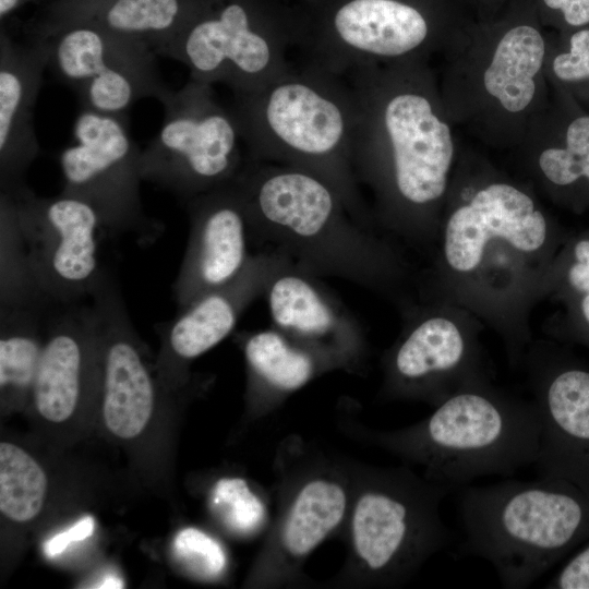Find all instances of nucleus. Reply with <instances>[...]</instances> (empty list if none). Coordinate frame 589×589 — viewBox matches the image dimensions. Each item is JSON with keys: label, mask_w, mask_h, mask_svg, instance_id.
Listing matches in <instances>:
<instances>
[{"label": "nucleus", "mask_w": 589, "mask_h": 589, "mask_svg": "<svg viewBox=\"0 0 589 589\" xmlns=\"http://www.w3.org/2000/svg\"><path fill=\"white\" fill-rule=\"evenodd\" d=\"M320 277L284 257L263 293L273 326L330 353L342 370L357 371L368 351L363 328Z\"/></svg>", "instance_id": "obj_17"}, {"label": "nucleus", "mask_w": 589, "mask_h": 589, "mask_svg": "<svg viewBox=\"0 0 589 589\" xmlns=\"http://www.w3.org/2000/svg\"><path fill=\"white\" fill-rule=\"evenodd\" d=\"M476 20H488L498 14L509 0H462Z\"/></svg>", "instance_id": "obj_37"}, {"label": "nucleus", "mask_w": 589, "mask_h": 589, "mask_svg": "<svg viewBox=\"0 0 589 589\" xmlns=\"http://www.w3.org/2000/svg\"><path fill=\"white\" fill-rule=\"evenodd\" d=\"M540 444L533 464L540 477L563 480L578 448L589 447V370L532 357Z\"/></svg>", "instance_id": "obj_21"}, {"label": "nucleus", "mask_w": 589, "mask_h": 589, "mask_svg": "<svg viewBox=\"0 0 589 589\" xmlns=\"http://www.w3.org/2000/svg\"><path fill=\"white\" fill-rule=\"evenodd\" d=\"M46 339L33 385L37 411L51 422L74 412L83 389L86 351L101 336L93 303L53 304L47 315Z\"/></svg>", "instance_id": "obj_23"}, {"label": "nucleus", "mask_w": 589, "mask_h": 589, "mask_svg": "<svg viewBox=\"0 0 589 589\" xmlns=\"http://www.w3.org/2000/svg\"><path fill=\"white\" fill-rule=\"evenodd\" d=\"M449 489L405 466L357 464L338 584L397 587L409 580L450 540L440 514Z\"/></svg>", "instance_id": "obj_6"}, {"label": "nucleus", "mask_w": 589, "mask_h": 589, "mask_svg": "<svg viewBox=\"0 0 589 589\" xmlns=\"http://www.w3.org/2000/svg\"><path fill=\"white\" fill-rule=\"evenodd\" d=\"M48 69L86 109L127 116L144 98L159 100L169 89L157 53L145 43L91 24H71L43 35Z\"/></svg>", "instance_id": "obj_14"}, {"label": "nucleus", "mask_w": 589, "mask_h": 589, "mask_svg": "<svg viewBox=\"0 0 589 589\" xmlns=\"http://www.w3.org/2000/svg\"><path fill=\"white\" fill-rule=\"evenodd\" d=\"M172 555L189 576L203 581L220 578L227 567V555L223 545L193 527L184 528L176 534Z\"/></svg>", "instance_id": "obj_31"}, {"label": "nucleus", "mask_w": 589, "mask_h": 589, "mask_svg": "<svg viewBox=\"0 0 589 589\" xmlns=\"http://www.w3.org/2000/svg\"><path fill=\"white\" fill-rule=\"evenodd\" d=\"M0 194L11 201L40 293L55 304L92 298L105 271L97 256L96 232L101 224L95 209L64 192L38 196L28 185Z\"/></svg>", "instance_id": "obj_15"}, {"label": "nucleus", "mask_w": 589, "mask_h": 589, "mask_svg": "<svg viewBox=\"0 0 589 589\" xmlns=\"http://www.w3.org/2000/svg\"><path fill=\"white\" fill-rule=\"evenodd\" d=\"M342 76L358 104L353 170L389 229L422 237L441 220L461 143L429 61L370 64Z\"/></svg>", "instance_id": "obj_1"}, {"label": "nucleus", "mask_w": 589, "mask_h": 589, "mask_svg": "<svg viewBox=\"0 0 589 589\" xmlns=\"http://www.w3.org/2000/svg\"><path fill=\"white\" fill-rule=\"evenodd\" d=\"M95 521L92 516H85L69 529L55 534L44 544V552L48 557H55L61 554L65 549L74 543L92 536Z\"/></svg>", "instance_id": "obj_35"}, {"label": "nucleus", "mask_w": 589, "mask_h": 589, "mask_svg": "<svg viewBox=\"0 0 589 589\" xmlns=\"http://www.w3.org/2000/svg\"><path fill=\"white\" fill-rule=\"evenodd\" d=\"M442 255L456 274L479 269L489 249L520 254L548 249L553 226L531 189L498 171L482 155L460 146L444 204Z\"/></svg>", "instance_id": "obj_10"}, {"label": "nucleus", "mask_w": 589, "mask_h": 589, "mask_svg": "<svg viewBox=\"0 0 589 589\" xmlns=\"http://www.w3.org/2000/svg\"><path fill=\"white\" fill-rule=\"evenodd\" d=\"M565 301L567 328L576 338L589 342V293L572 297Z\"/></svg>", "instance_id": "obj_36"}, {"label": "nucleus", "mask_w": 589, "mask_h": 589, "mask_svg": "<svg viewBox=\"0 0 589 589\" xmlns=\"http://www.w3.org/2000/svg\"><path fill=\"white\" fill-rule=\"evenodd\" d=\"M515 151L554 201L575 212L589 208V112L570 96L551 87L549 104Z\"/></svg>", "instance_id": "obj_19"}, {"label": "nucleus", "mask_w": 589, "mask_h": 589, "mask_svg": "<svg viewBox=\"0 0 589 589\" xmlns=\"http://www.w3.org/2000/svg\"><path fill=\"white\" fill-rule=\"evenodd\" d=\"M297 1H299L302 5H311L315 3L317 0H297Z\"/></svg>", "instance_id": "obj_39"}, {"label": "nucleus", "mask_w": 589, "mask_h": 589, "mask_svg": "<svg viewBox=\"0 0 589 589\" xmlns=\"http://www.w3.org/2000/svg\"><path fill=\"white\" fill-rule=\"evenodd\" d=\"M364 437L423 468L434 482L460 486L484 476H510L533 465L540 444L534 401L493 390L486 384L459 390L419 422Z\"/></svg>", "instance_id": "obj_5"}, {"label": "nucleus", "mask_w": 589, "mask_h": 589, "mask_svg": "<svg viewBox=\"0 0 589 589\" xmlns=\"http://www.w3.org/2000/svg\"><path fill=\"white\" fill-rule=\"evenodd\" d=\"M542 25L570 32L589 25V0H532Z\"/></svg>", "instance_id": "obj_33"}, {"label": "nucleus", "mask_w": 589, "mask_h": 589, "mask_svg": "<svg viewBox=\"0 0 589 589\" xmlns=\"http://www.w3.org/2000/svg\"><path fill=\"white\" fill-rule=\"evenodd\" d=\"M240 338L251 402L266 413L316 376L342 369L330 353L302 342L274 326L245 333Z\"/></svg>", "instance_id": "obj_24"}, {"label": "nucleus", "mask_w": 589, "mask_h": 589, "mask_svg": "<svg viewBox=\"0 0 589 589\" xmlns=\"http://www.w3.org/2000/svg\"><path fill=\"white\" fill-rule=\"evenodd\" d=\"M123 580L116 575H106L101 580H98L93 588H123Z\"/></svg>", "instance_id": "obj_38"}, {"label": "nucleus", "mask_w": 589, "mask_h": 589, "mask_svg": "<svg viewBox=\"0 0 589 589\" xmlns=\"http://www.w3.org/2000/svg\"><path fill=\"white\" fill-rule=\"evenodd\" d=\"M549 44L532 0H509L474 20L442 57L440 89L453 123L488 146L515 149L550 100Z\"/></svg>", "instance_id": "obj_3"}, {"label": "nucleus", "mask_w": 589, "mask_h": 589, "mask_svg": "<svg viewBox=\"0 0 589 589\" xmlns=\"http://www.w3.org/2000/svg\"><path fill=\"white\" fill-rule=\"evenodd\" d=\"M462 550L483 558L501 584H533L587 525L586 502L561 480L502 481L466 486L458 495Z\"/></svg>", "instance_id": "obj_8"}, {"label": "nucleus", "mask_w": 589, "mask_h": 589, "mask_svg": "<svg viewBox=\"0 0 589 589\" xmlns=\"http://www.w3.org/2000/svg\"><path fill=\"white\" fill-rule=\"evenodd\" d=\"M382 394L437 406L453 394L485 384L473 338L442 314L412 323L383 357Z\"/></svg>", "instance_id": "obj_16"}, {"label": "nucleus", "mask_w": 589, "mask_h": 589, "mask_svg": "<svg viewBox=\"0 0 589 589\" xmlns=\"http://www.w3.org/2000/svg\"><path fill=\"white\" fill-rule=\"evenodd\" d=\"M251 243L278 252L318 276L375 289L402 273L390 247L351 213L339 191L310 171L245 160L235 179Z\"/></svg>", "instance_id": "obj_2"}, {"label": "nucleus", "mask_w": 589, "mask_h": 589, "mask_svg": "<svg viewBox=\"0 0 589 589\" xmlns=\"http://www.w3.org/2000/svg\"><path fill=\"white\" fill-rule=\"evenodd\" d=\"M231 111L247 159L320 176L339 191L353 216L371 227L352 161L358 104L345 76L308 60L259 91L233 94Z\"/></svg>", "instance_id": "obj_4"}, {"label": "nucleus", "mask_w": 589, "mask_h": 589, "mask_svg": "<svg viewBox=\"0 0 589 589\" xmlns=\"http://www.w3.org/2000/svg\"><path fill=\"white\" fill-rule=\"evenodd\" d=\"M546 588L589 589V546L574 556L548 582Z\"/></svg>", "instance_id": "obj_34"}, {"label": "nucleus", "mask_w": 589, "mask_h": 589, "mask_svg": "<svg viewBox=\"0 0 589 589\" xmlns=\"http://www.w3.org/2000/svg\"><path fill=\"white\" fill-rule=\"evenodd\" d=\"M48 69L46 45L29 37L14 40L4 31L0 37V192L14 193L27 187L26 175L40 155L34 113Z\"/></svg>", "instance_id": "obj_20"}, {"label": "nucleus", "mask_w": 589, "mask_h": 589, "mask_svg": "<svg viewBox=\"0 0 589 589\" xmlns=\"http://www.w3.org/2000/svg\"><path fill=\"white\" fill-rule=\"evenodd\" d=\"M545 74L551 87L589 103V27L550 37Z\"/></svg>", "instance_id": "obj_29"}, {"label": "nucleus", "mask_w": 589, "mask_h": 589, "mask_svg": "<svg viewBox=\"0 0 589 589\" xmlns=\"http://www.w3.org/2000/svg\"><path fill=\"white\" fill-rule=\"evenodd\" d=\"M189 239L172 293L178 310L235 279L253 253L249 221L233 181L184 203Z\"/></svg>", "instance_id": "obj_18"}, {"label": "nucleus", "mask_w": 589, "mask_h": 589, "mask_svg": "<svg viewBox=\"0 0 589 589\" xmlns=\"http://www.w3.org/2000/svg\"><path fill=\"white\" fill-rule=\"evenodd\" d=\"M209 508L220 525L238 537L253 536L267 524V505L242 478L219 479L212 489Z\"/></svg>", "instance_id": "obj_30"}, {"label": "nucleus", "mask_w": 589, "mask_h": 589, "mask_svg": "<svg viewBox=\"0 0 589 589\" xmlns=\"http://www.w3.org/2000/svg\"><path fill=\"white\" fill-rule=\"evenodd\" d=\"M72 137L73 143L60 154L61 192L88 203L107 235H129L142 245L155 242L164 225L144 209L142 148L131 136L128 116L81 109Z\"/></svg>", "instance_id": "obj_13"}, {"label": "nucleus", "mask_w": 589, "mask_h": 589, "mask_svg": "<svg viewBox=\"0 0 589 589\" xmlns=\"http://www.w3.org/2000/svg\"><path fill=\"white\" fill-rule=\"evenodd\" d=\"M300 41L312 61L344 75L363 65L443 57L476 20L462 0H317L302 5Z\"/></svg>", "instance_id": "obj_7"}, {"label": "nucleus", "mask_w": 589, "mask_h": 589, "mask_svg": "<svg viewBox=\"0 0 589 589\" xmlns=\"http://www.w3.org/2000/svg\"><path fill=\"white\" fill-rule=\"evenodd\" d=\"M284 257L275 251L259 250L230 283L179 309L170 321L160 322L158 330L168 359L178 365L188 363L224 340L245 309L263 297L271 276Z\"/></svg>", "instance_id": "obj_22"}, {"label": "nucleus", "mask_w": 589, "mask_h": 589, "mask_svg": "<svg viewBox=\"0 0 589 589\" xmlns=\"http://www.w3.org/2000/svg\"><path fill=\"white\" fill-rule=\"evenodd\" d=\"M300 12L280 0H197L181 29L159 51L190 79L252 93L286 72L299 45Z\"/></svg>", "instance_id": "obj_9"}, {"label": "nucleus", "mask_w": 589, "mask_h": 589, "mask_svg": "<svg viewBox=\"0 0 589 589\" xmlns=\"http://www.w3.org/2000/svg\"><path fill=\"white\" fill-rule=\"evenodd\" d=\"M51 305L0 308V386L5 395L33 389Z\"/></svg>", "instance_id": "obj_26"}, {"label": "nucleus", "mask_w": 589, "mask_h": 589, "mask_svg": "<svg viewBox=\"0 0 589 589\" xmlns=\"http://www.w3.org/2000/svg\"><path fill=\"white\" fill-rule=\"evenodd\" d=\"M164 119L142 149L143 181L156 184L183 203L235 181L244 167L243 143L231 109L215 98L213 85L189 79L159 99Z\"/></svg>", "instance_id": "obj_11"}, {"label": "nucleus", "mask_w": 589, "mask_h": 589, "mask_svg": "<svg viewBox=\"0 0 589 589\" xmlns=\"http://www.w3.org/2000/svg\"><path fill=\"white\" fill-rule=\"evenodd\" d=\"M0 308L53 304L36 287L13 206L4 194H0Z\"/></svg>", "instance_id": "obj_28"}, {"label": "nucleus", "mask_w": 589, "mask_h": 589, "mask_svg": "<svg viewBox=\"0 0 589 589\" xmlns=\"http://www.w3.org/2000/svg\"><path fill=\"white\" fill-rule=\"evenodd\" d=\"M47 478L38 462L19 446L0 444V509L8 518L24 522L43 508Z\"/></svg>", "instance_id": "obj_27"}, {"label": "nucleus", "mask_w": 589, "mask_h": 589, "mask_svg": "<svg viewBox=\"0 0 589 589\" xmlns=\"http://www.w3.org/2000/svg\"><path fill=\"white\" fill-rule=\"evenodd\" d=\"M293 447L281 453L278 509L255 567L266 587L293 582L308 556L344 530L353 493L356 464Z\"/></svg>", "instance_id": "obj_12"}, {"label": "nucleus", "mask_w": 589, "mask_h": 589, "mask_svg": "<svg viewBox=\"0 0 589 589\" xmlns=\"http://www.w3.org/2000/svg\"><path fill=\"white\" fill-rule=\"evenodd\" d=\"M554 284L564 300L589 293V230L566 240L555 262Z\"/></svg>", "instance_id": "obj_32"}, {"label": "nucleus", "mask_w": 589, "mask_h": 589, "mask_svg": "<svg viewBox=\"0 0 589 589\" xmlns=\"http://www.w3.org/2000/svg\"><path fill=\"white\" fill-rule=\"evenodd\" d=\"M196 1L70 0L37 31L45 34L71 24H91L141 40L158 53L181 29Z\"/></svg>", "instance_id": "obj_25"}]
</instances>
